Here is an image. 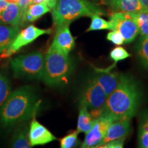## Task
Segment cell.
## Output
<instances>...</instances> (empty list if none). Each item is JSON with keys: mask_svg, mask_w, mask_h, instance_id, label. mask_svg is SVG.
I'll return each mask as SVG.
<instances>
[{"mask_svg": "<svg viewBox=\"0 0 148 148\" xmlns=\"http://www.w3.org/2000/svg\"><path fill=\"white\" fill-rule=\"evenodd\" d=\"M143 93L137 81L129 74H120L119 82L108 96L103 114L113 121L131 119L137 112Z\"/></svg>", "mask_w": 148, "mask_h": 148, "instance_id": "6da1fadb", "label": "cell"}, {"mask_svg": "<svg viewBox=\"0 0 148 148\" xmlns=\"http://www.w3.org/2000/svg\"><path fill=\"white\" fill-rule=\"evenodd\" d=\"M38 107V98L33 88L24 86L11 91L0 110V121L4 126H12L29 119Z\"/></svg>", "mask_w": 148, "mask_h": 148, "instance_id": "7a4b0ae2", "label": "cell"}, {"mask_svg": "<svg viewBox=\"0 0 148 148\" xmlns=\"http://www.w3.org/2000/svg\"><path fill=\"white\" fill-rule=\"evenodd\" d=\"M74 69L69 55L50 46L45 55L42 81L51 87L64 86L69 82Z\"/></svg>", "mask_w": 148, "mask_h": 148, "instance_id": "3957f363", "label": "cell"}, {"mask_svg": "<svg viewBox=\"0 0 148 148\" xmlns=\"http://www.w3.org/2000/svg\"><path fill=\"white\" fill-rule=\"evenodd\" d=\"M104 15L106 12L88 0H58L52 10V20L56 28L64 23L70 24L82 16Z\"/></svg>", "mask_w": 148, "mask_h": 148, "instance_id": "277c9868", "label": "cell"}, {"mask_svg": "<svg viewBox=\"0 0 148 148\" xmlns=\"http://www.w3.org/2000/svg\"><path fill=\"white\" fill-rule=\"evenodd\" d=\"M44 60L45 55L41 51H35L12 58L10 67L14 76L17 78L42 79Z\"/></svg>", "mask_w": 148, "mask_h": 148, "instance_id": "5b68a950", "label": "cell"}, {"mask_svg": "<svg viewBox=\"0 0 148 148\" xmlns=\"http://www.w3.org/2000/svg\"><path fill=\"white\" fill-rule=\"evenodd\" d=\"M112 30H118L124 38L125 43H130L135 40L139 34L136 19L132 12H114L110 16Z\"/></svg>", "mask_w": 148, "mask_h": 148, "instance_id": "8992f818", "label": "cell"}, {"mask_svg": "<svg viewBox=\"0 0 148 148\" xmlns=\"http://www.w3.org/2000/svg\"><path fill=\"white\" fill-rule=\"evenodd\" d=\"M107 97L102 87L92 76L83 88L79 103H84L90 111L103 110Z\"/></svg>", "mask_w": 148, "mask_h": 148, "instance_id": "52a82bcc", "label": "cell"}, {"mask_svg": "<svg viewBox=\"0 0 148 148\" xmlns=\"http://www.w3.org/2000/svg\"><path fill=\"white\" fill-rule=\"evenodd\" d=\"M52 29L38 28L34 25H29L25 29L20 30L13 41L1 54L0 58H8L15 53L22 47L34 41L38 37L44 34H50L52 33Z\"/></svg>", "mask_w": 148, "mask_h": 148, "instance_id": "ba28073f", "label": "cell"}, {"mask_svg": "<svg viewBox=\"0 0 148 148\" xmlns=\"http://www.w3.org/2000/svg\"><path fill=\"white\" fill-rule=\"evenodd\" d=\"M112 121L113 120L104 114H102L99 118L95 119L92 128L86 134L81 147H97L104 138L109 125Z\"/></svg>", "mask_w": 148, "mask_h": 148, "instance_id": "9c48e42d", "label": "cell"}, {"mask_svg": "<svg viewBox=\"0 0 148 148\" xmlns=\"http://www.w3.org/2000/svg\"><path fill=\"white\" fill-rule=\"evenodd\" d=\"M69 23H64L57 27L56 34L51 46L54 49L69 55L75 47V38L72 36Z\"/></svg>", "mask_w": 148, "mask_h": 148, "instance_id": "30bf717a", "label": "cell"}, {"mask_svg": "<svg viewBox=\"0 0 148 148\" xmlns=\"http://www.w3.org/2000/svg\"><path fill=\"white\" fill-rule=\"evenodd\" d=\"M28 136L29 143L32 147L44 145L56 140V137L49 130L35 119L30 123Z\"/></svg>", "mask_w": 148, "mask_h": 148, "instance_id": "8fae6325", "label": "cell"}, {"mask_svg": "<svg viewBox=\"0 0 148 148\" xmlns=\"http://www.w3.org/2000/svg\"><path fill=\"white\" fill-rule=\"evenodd\" d=\"M130 121V119H123L112 121L109 125L104 138L97 147H100L103 144L111 140L126 138L132 129Z\"/></svg>", "mask_w": 148, "mask_h": 148, "instance_id": "7c38bea8", "label": "cell"}, {"mask_svg": "<svg viewBox=\"0 0 148 148\" xmlns=\"http://www.w3.org/2000/svg\"><path fill=\"white\" fill-rule=\"evenodd\" d=\"M93 77L98 82L108 96L117 86L119 82V75L116 71H111V69H96Z\"/></svg>", "mask_w": 148, "mask_h": 148, "instance_id": "4fadbf2b", "label": "cell"}, {"mask_svg": "<svg viewBox=\"0 0 148 148\" xmlns=\"http://www.w3.org/2000/svg\"><path fill=\"white\" fill-rule=\"evenodd\" d=\"M0 24L21 26L23 19L18 3H8L2 12H0Z\"/></svg>", "mask_w": 148, "mask_h": 148, "instance_id": "5bb4252c", "label": "cell"}, {"mask_svg": "<svg viewBox=\"0 0 148 148\" xmlns=\"http://www.w3.org/2000/svg\"><path fill=\"white\" fill-rule=\"evenodd\" d=\"M106 4L113 12H135L143 10L140 0H106Z\"/></svg>", "mask_w": 148, "mask_h": 148, "instance_id": "9a60e30c", "label": "cell"}, {"mask_svg": "<svg viewBox=\"0 0 148 148\" xmlns=\"http://www.w3.org/2000/svg\"><path fill=\"white\" fill-rule=\"evenodd\" d=\"M20 31V26L0 24V57L13 41Z\"/></svg>", "mask_w": 148, "mask_h": 148, "instance_id": "2e32d148", "label": "cell"}, {"mask_svg": "<svg viewBox=\"0 0 148 148\" xmlns=\"http://www.w3.org/2000/svg\"><path fill=\"white\" fill-rule=\"evenodd\" d=\"M95 119L92 117L90 112L84 103H79V116L77 120V130L79 132L86 134L90 130L94 124Z\"/></svg>", "mask_w": 148, "mask_h": 148, "instance_id": "e0dca14e", "label": "cell"}, {"mask_svg": "<svg viewBox=\"0 0 148 148\" xmlns=\"http://www.w3.org/2000/svg\"><path fill=\"white\" fill-rule=\"evenodd\" d=\"M51 10V9L45 3H32L29 5L25 14V23L36 21Z\"/></svg>", "mask_w": 148, "mask_h": 148, "instance_id": "ac0fdd59", "label": "cell"}, {"mask_svg": "<svg viewBox=\"0 0 148 148\" xmlns=\"http://www.w3.org/2000/svg\"><path fill=\"white\" fill-rule=\"evenodd\" d=\"M10 147L14 148L32 147L29 141L28 132L27 128L19 129L14 133L11 139Z\"/></svg>", "mask_w": 148, "mask_h": 148, "instance_id": "d6986e66", "label": "cell"}, {"mask_svg": "<svg viewBox=\"0 0 148 148\" xmlns=\"http://www.w3.org/2000/svg\"><path fill=\"white\" fill-rule=\"evenodd\" d=\"M138 144L139 147L148 148V112H144L140 117Z\"/></svg>", "mask_w": 148, "mask_h": 148, "instance_id": "ffe728a7", "label": "cell"}, {"mask_svg": "<svg viewBox=\"0 0 148 148\" xmlns=\"http://www.w3.org/2000/svg\"><path fill=\"white\" fill-rule=\"evenodd\" d=\"M137 23L139 34L142 37H148V11L132 12Z\"/></svg>", "mask_w": 148, "mask_h": 148, "instance_id": "44dd1931", "label": "cell"}, {"mask_svg": "<svg viewBox=\"0 0 148 148\" xmlns=\"http://www.w3.org/2000/svg\"><path fill=\"white\" fill-rule=\"evenodd\" d=\"M90 18H91V21H90L89 27L86 30L87 32L103 30V29H108V30L112 29V25H111L110 21H106L103 18H101L99 14H94L90 16Z\"/></svg>", "mask_w": 148, "mask_h": 148, "instance_id": "7402d4cb", "label": "cell"}, {"mask_svg": "<svg viewBox=\"0 0 148 148\" xmlns=\"http://www.w3.org/2000/svg\"><path fill=\"white\" fill-rule=\"evenodd\" d=\"M11 92V84L8 77L0 73V110Z\"/></svg>", "mask_w": 148, "mask_h": 148, "instance_id": "603a6c76", "label": "cell"}, {"mask_svg": "<svg viewBox=\"0 0 148 148\" xmlns=\"http://www.w3.org/2000/svg\"><path fill=\"white\" fill-rule=\"evenodd\" d=\"M137 53L141 64L148 69V37H140L137 45Z\"/></svg>", "mask_w": 148, "mask_h": 148, "instance_id": "cb8c5ba5", "label": "cell"}, {"mask_svg": "<svg viewBox=\"0 0 148 148\" xmlns=\"http://www.w3.org/2000/svg\"><path fill=\"white\" fill-rule=\"evenodd\" d=\"M79 132L77 130L73 131L60 139L61 148H72L75 147L77 143V136Z\"/></svg>", "mask_w": 148, "mask_h": 148, "instance_id": "d4e9b609", "label": "cell"}, {"mask_svg": "<svg viewBox=\"0 0 148 148\" xmlns=\"http://www.w3.org/2000/svg\"><path fill=\"white\" fill-rule=\"evenodd\" d=\"M130 56L131 54L127 52L126 49L120 45H118L117 47L112 49L110 53V58L114 60V64L117 63L119 61L125 60Z\"/></svg>", "mask_w": 148, "mask_h": 148, "instance_id": "484cf974", "label": "cell"}, {"mask_svg": "<svg viewBox=\"0 0 148 148\" xmlns=\"http://www.w3.org/2000/svg\"><path fill=\"white\" fill-rule=\"evenodd\" d=\"M106 39L116 45H121L125 43L122 34L118 30H112L107 34Z\"/></svg>", "mask_w": 148, "mask_h": 148, "instance_id": "4316f807", "label": "cell"}, {"mask_svg": "<svg viewBox=\"0 0 148 148\" xmlns=\"http://www.w3.org/2000/svg\"><path fill=\"white\" fill-rule=\"evenodd\" d=\"M32 4V0H19L18 5L19 7L20 12H21L22 19H23V24H25V17L26 14L27 10L29 6V5Z\"/></svg>", "mask_w": 148, "mask_h": 148, "instance_id": "83f0119b", "label": "cell"}, {"mask_svg": "<svg viewBox=\"0 0 148 148\" xmlns=\"http://www.w3.org/2000/svg\"><path fill=\"white\" fill-rule=\"evenodd\" d=\"M125 138H120V139L111 140L107 142L101 146V148H122L123 147Z\"/></svg>", "mask_w": 148, "mask_h": 148, "instance_id": "f1b7e54d", "label": "cell"}, {"mask_svg": "<svg viewBox=\"0 0 148 148\" xmlns=\"http://www.w3.org/2000/svg\"><path fill=\"white\" fill-rule=\"evenodd\" d=\"M58 0H32V3H45L53 10Z\"/></svg>", "mask_w": 148, "mask_h": 148, "instance_id": "f546056e", "label": "cell"}, {"mask_svg": "<svg viewBox=\"0 0 148 148\" xmlns=\"http://www.w3.org/2000/svg\"><path fill=\"white\" fill-rule=\"evenodd\" d=\"M8 3L6 2L5 0H0V12H2L4 9L6 8Z\"/></svg>", "mask_w": 148, "mask_h": 148, "instance_id": "4dcf8cb0", "label": "cell"}, {"mask_svg": "<svg viewBox=\"0 0 148 148\" xmlns=\"http://www.w3.org/2000/svg\"><path fill=\"white\" fill-rule=\"evenodd\" d=\"M143 10L148 11V0H140Z\"/></svg>", "mask_w": 148, "mask_h": 148, "instance_id": "1f68e13d", "label": "cell"}, {"mask_svg": "<svg viewBox=\"0 0 148 148\" xmlns=\"http://www.w3.org/2000/svg\"><path fill=\"white\" fill-rule=\"evenodd\" d=\"M6 2L11 3H18L19 0H5Z\"/></svg>", "mask_w": 148, "mask_h": 148, "instance_id": "d6a6232c", "label": "cell"}]
</instances>
